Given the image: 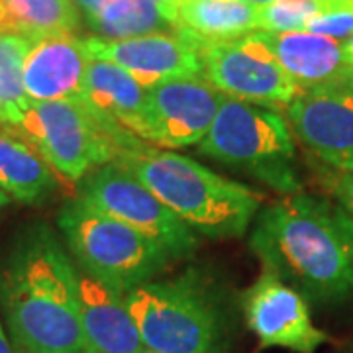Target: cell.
Segmentation results:
<instances>
[{"instance_id": "cell-3", "label": "cell", "mask_w": 353, "mask_h": 353, "mask_svg": "<svg viewBox=\"0 0 353 353\" xmlns=\"http://www.w3.org/2000/svg\"><path fill=\"white\" fill-rule=\"evenodd\" d=\"M112 163L139 179L194 234L204 238H241L261 210L263 196L259 192L173 150L141 141L120 153Z\"/></svg>"}, {"instance_id": "cell-33", "label": "cell", "mask_w": 353, "mask_h": 353, "mask_svg": "<svg viewBox=\"0 0 353 353\" xmlns=\"http://www.w3.org/2000/svg\"><path fill=\"white\" fill-rule=\"evenodd\" d=\"M352 83H353V77H352Z\"/></svg>"}, {"instance_id": "cell-20", "label": "cell", "mask_w": 353, "mask_h": 353, "mask_svg": "<svg viewBox=\"0 0 353 353\" xmlns=\"http://www.w3.org/2000/svg\"><path fill=\"white\" fill-rule=\"evenodd\" d=\"M81 12L73 0H0V36L30 39L75 32Z\"/></svg>"}, {"instance_id": "cell-29", "label": "cell", "mask_w": 353, "mask_h": 353, "mask_svg": "<svg viewBox=\"0 0 353 353\" xmlns=\"http://www.w3.org/2000/svg\"><path fill=\"white\" fill-rule=\"evenodd\" d=\"M341 50H343V57L350 67H353V38H350L347 41L341 43Z\"/></svg>"}, {"instance_id": "cell-5", "label": "cell", "mask_w": 353, "mask_h": 353, "mask_svg": "<svg viewBox=\"0 0 353 353\" xmlns=\"http://www.w3.org/2000/svg\"><path fill=\"white\" fill-rule=\"evenodd\" d=\"M57 226L83 273L124 296L173 261L159 243L81 196L61 206Z\"/></svg>"}, {"instance_id": "cell-26", "label": "cell", "mask_w": 353, "mask_h": 353, "mask_svg": "<svg viewBox=\"0 0 353 353\" xmlns=\"http://www.w3.org/2000/svg\"><path fill=\"white\" fill-rule=\"evenodd\" d=\"M155 2L159 8H161V12L167 18V22L173 26V32H175V20H176V0H152Z\"/></svg>"}, {"instance_id": "cell-16", "label": "cell", "mask_w": 353, "mask_h": 353, "mask_svg": "<svg viewBox=\"0 0 353 353\" xmlns=\"http://www.w3.org/2000/svg\"><path fill=\"white\" fill-rule=\"evenodd\" d=\"M79 299L87 353L145 352L124 294L83 273L79 275Z\"/></svg>"}, {"instance_id": "cell-15", "label": "cell", "mask_w": 353, "mask_h": 353, "mask_svg": "<svg viewBox=\"0 0 353 353\" xmlns=\"http://www.w3.org/2000/svg\"><path fill=\"white\" fill-rule=\"evenodd\" d=\"M257 36L303 90L352 81L353 67L347 65L341 43L336 39L312 32H257Z\"/></svg>"}, {"instance_id": "cell-4", "label": "cell", "mask_w": 353, "mask_h": 353, "mask_svg": "<svg viewBox=\"0 0 353 353\" xmlns=\"http://www.w3.org/2000/svg\"><path fill=\"white\" fill-rule=\"evenodd\" d=\"M69 183H81L97 167L112 163L143 139L94 112L83 99L30 101L20 124L10 128Z\"/></svg>"}, {"instance_id": "cell-30", "label": "cell", "mask_w": 353, "mask_h": 353, "mask_svg": "<svg viewBox=\"0 0 353 353\" xmlns=\"http://www.w3.org/2000/svg\"><path fill=\"white\" fill-rule=\"evenodd\" d=\"M10 201H12V199H10L4 190L0 189V216H2V212H4V208L10 204Z\"/></svg>"}, {"instance_id": "cell-32", "label": "cell", "mask_w": 353, "mask_h": 353, "mask_svg": "<svg viewBox=\"0 0 353 353\" xmlns=\"http://www.w3.org/2000/svg\"><path fill=\"white\" fill-rule=\"evenodd\" d=\"M143 353H155V352H148V350H145V352H143Z\"/></svg>"}, {"instance_id": "cell-25", "label": "cell", "mask_w": 353, "mask_h": 353, "mask_svg": "<svg viewBox=\"0 0 353 353\" xmlns=\"http://www.w3.org/2000/svg\"><path fill=\"white\" fill-rule=\"evenodd\" d=\"M324 185L328 187L336 202L352 216L353 220V171L332 169L324 175Z\"/></svg>"}, {"instance_id": "cell-10", "label": "cell", "mask_w": 353, "mask_h": 353, "mask_svg": "<svg viewBox=\"0 0 353 353\" xmlns=\"http://www.w3.org/2000/svg\"><path fill=\"white\" fill-rule=\"evenodd\" d=\"M226 99L204 77H181L148 88L139 138L161 150L199 145Z\"/></svg>"}, {"instance_id": "cell-24", "label": "cell", "mask_w": 353, "mask_h": 353, "mask_svg": "<svg viewBox=\"0 0 353 353\" xmlns=\"http://www.w3.org/2000/svg\"><path fill=\"white\" fill-rule=\"evenodd\" d=\"M306 32L326 36L336 41H347L353 38V8H338L314 16L306 24Z\"/></svg>"}, {"instance_id": "cell-31", "label": "cell", "mask_w": 353, "mask_h": 353, "mask_svg": "<svg viewBox=\"0 0 353 353\" xmlns=\"http://www.w3.org/2000/svg\"><path fill=\"white\" fill-rule=\"evenodd\" d=\"M241 2H245V4H252V6H265V4H271V2H275V0H241Z\"/></svg>"}, {"instance_id": "cell-23", "label": "cell", "mask_w": 353, "mask_h": 353, "mask_svg": "<svg viewBox=\"0 0 353 353\" xmlns=\"http://www.w3.org/2000/svg\"><path fill=\"white\" fill-rule=\"evenodd\" d=\"M338 8H353V0H275L259 6L255 32H306V24L314 16Z\"/></svg>"}, {"instance_id": "cell-17", "label": "cell", "mask_w": 353, "mask_h": 353, "mask_svg": "<svg viewBox=\"0 0 353 353\" xmlns=\"http://www.w3.org/2000/svg\"><path fill=\"white\" fill-rule=\"evenodd\" d=\"M148 88L139 85L122 67L92 59L87 69L83 101L104 118L126 128L134 136L141 134ZM141 139V138H139Z\"/></svg>"}, {"instance_id": "cell-7", "label": "cell", "mask_w": 353, "mask_h": 353, "mask_svg": "<svg viewBox=\"0 0 353 353\" xmlns=\"http://www.w3.org/2000/svg\"><path fill=\"white\" fill-rule=\"evenodd\" d=\"M196 150L208 159L250 173L283 194L301 190L292 169L290 126L273 106L226 97Z\"/></svg>"}, {"instance_id": "cell-28", "label": "cell", "mask_w": 353, "mask_h": 353, "mask_svg": "<svg viewBox=\"0 0 353 353\" xmlns=\"http://www.w3.org/2000/svg\"><path fill=\"white\" fill-rule=\"evenodd\" d=\"M0 353H14L10 340H8V336L4 332V326H2V320H0Z\"/></svg>"}, {"instance_id": "cell-21", "label": "cell", "mask_w": 353, "mask_h": 353, "mask_svg": "<svg viewBox=\"0 0 353 353\" xmlns=\"http://www.w3.org/2000/svg\"><path fill=\"white\" fill-rule=\"evenodd\" d=\"M85 20L104 39H130L173 30L161 8L152 0H106L99 12Z\"/></svg>"}, {"instance_id": "cell-13", "label": "cell", "mask_w": 353, "mask_h": 353, "mask_svg": "<svg viewBox=\"0 0 353 353\" xmlns=\"http://www.w3.org/2000/svg\"><path fill=\"white\" fill-rule=\"evenodd\" d=\"M85 41L92 59L122 67L143 88L171 79L202 75L201 46L179 32H157L130 39L90 36Z\"/></svg>"}, {"instance_id": "cell-12", "label": "cell", "mask_w": 353, "mask_h": 353, "mask_svg": "<svg viewBox=\"0 0 353 353\" xmlns=\"http://www.w3.org/2000/svg\"><path fill=\"white\" fill-rule=\"evenodd\" d=\"M243 314L263 347L316 353L330 340L326 332L312 324L303 294L269 271L245 290Z\"/></svg>"}, {"instance_id": "cell-6", "label": "cell", "mask_w": 353, "mask_h": 353, "mask_svg": "<svg viewBox=\"0 0 353 353\" xmlns=\"http://www.w3.org/2000/svg\"><path fill=\"white\" fill-rule=\"evenodd\" d=\"M126 304L148 352L220 353L222 312L194 271L148 281L128 292Z\"/></svg>"}, {"instance_id": "cell-27", "label": "cell", "mask_w": 353, "mask_h": 353, "mask_svg": "<svg viewBox=\"0 0 353 353\" xmlns=\"http://www.w3.org/2000/svg\"><path fill=\"white\" fill-rule=\"evenodd\" d=\"M73 2H75L77 8H79V12L83 14L85 18H88V16H92L94 12H99L101 6L106 0H73Z\"/></svg>"}, {"instance_id": "cell-14", "label": "cell", "mask_w": 353, "mask_h": 353, "mask_svg": "<svg viewBox=\"0 0 353 353\" xmlns=\"http://www.w3.org/2000/svg\"><path fill=\"white\" fill-rule=\"evenodd\" d=\"M92 61L85 38L73 32L32 39L24 61V88L30 101H77Z\"/></svg>"}, {"instance_id": "cell-19", "label": "cell", "mask_w": 353, "mask_h": 353, "mask_svg": "<svg viewBox=\"0 0 353 353\" xmlns=\"http://www.w3.org/2000/svg\"><path fill=\"white\" fill-rule=\"evenodd\" d=\"M57 187L48 161L24 138L0 124V189L24 204L50 199Z\"/></svg>"}, {"instance_id": "cell-1", "label": "cell", "mask_w": 353, "mask_h": 353, "mask_svg": "<svg viewBox=\"0 0 353 353\" xmlns=\"http://www.w3.org/2000/svg\"><path fill=\"white\" fill-rule=\"evenodd\" d=\"M250 248L263 271L324 303L353 296V220L338 202L287 194L253 220Z\"/></svg>"}, {"instance_id": "cell-11", "label": "cell", "mask_w": 353, "mask_h": 353, "mask_svg": "<svg viewBox=\"0 0 353 353\" xmlns=\"http://www.w3.org/2000/svg\"><path fill=\"white\" fill-rule=\"evenodd\" d=\"M290 132L336 171H353V83L304 88L287 106Z\"/></svg>"}, {"instance_id": "cell-22", "label": "cell", "mask_w": 353, "mask_h": 353, "mask_svg": "<svg viewBox=\"0 0 353 353\" xmlns=\"http://www.w3.org/2000/svg\"><path fill=\"white\" fill-rule=\"evenodd\" d=\"M32 39L14 34L0 36V124H20L30 99L24 88V61Z\"/></svg>"}, {"instance_id": "cell-9", "label": "cell", "mask_w": 353, "mask_h": 353, "mask_svg": "<svg viewBox=\"0 0 353 353\" xmlns=\"http://www.w3.org/2000/svg\"><path fill=\"white\" fill-rule=\"evenodd\" d=\"M202 77L232 99L289 106L303 88L277 63L257 32L230 41L201 43Z\"/></svg>"}, {"instance_id": "cell-18", "label": "cell", "mask_w": 353, "mask_h": 353, "mask_svg": "<svg viewBox=\"0 0 353 353\" xmlns=\"http://www.w3.org/2000/svg\"><path fill=\"white\" fill-rule=\"evenodd\" d=\"M259 8L241 0H176L175 32L192 41H230L257 30Z\"/></svg>"}, {"instance_id": "cell-8", "label": "cell", "mask_w": 353, "mask_h": 353, "mask_svg": "<svg viewBox=\"0 0 353 353\" xmlns=\"http://www.w3.org/2000/svg\"><path fill=\"white\" fill-rule=\"evenodd\" d=\"M77 196L159 243L171 259L190 257L199 245L196 234L120 165L106 163L90 171L79 183Z\"/></svg>"}, {"instance_id": "cell-2", "label": "cell", "mask_w": 353, "mask_h": 353, "mask_svg": "<svg viewBox=\"0 0 353 353\" xmlns=\"http://www.w3.org/2000/svg\"><path fill=\"white\" fill-rule=\"evenodd\" d=\"M0 308L24 353H87L79 273L48 224L14 241L0 269Z\"/></svg>"}]
</instances>
